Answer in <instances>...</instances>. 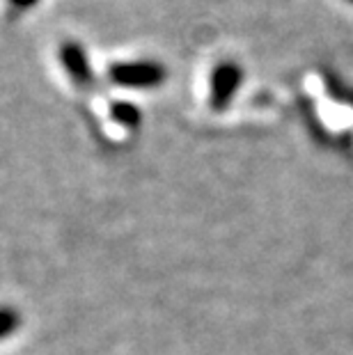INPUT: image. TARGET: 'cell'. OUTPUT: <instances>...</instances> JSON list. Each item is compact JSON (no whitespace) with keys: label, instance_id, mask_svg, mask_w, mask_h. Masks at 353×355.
I'll use <instances>...</instances> for the list:
<instances>
[{"label":"cell","instance_id":"1","mask_svg":"<svg viewBox=\"0 0 353 355\" xmlns=\"http://www.w3.org/2000/svg\"><path fill=\"white\" fill-rule=\"evenodd\" d=\"M239 83H241V69L234 62H223L216 67L212 76V105L216 110L227 108L232 96L236 94Z\"/></svg>","mask_w":353,"mask_h":355},{"label":"cell","instance_id":"2","mask_svg":"<svg viewBox=\"0 0 353 355\" xmlns=\"http://www.w3.org/2000/svg\"><path fill=\"white\" fill-rule=\"evenodd\" d=\"M112 80L122 83V85L129 87H149L156 85V83L163 80V67L152 64V62H138V64H122L115 67L110 71Z\"/></svg>","mask_w":353,"mask_h":355},{"label":"cell","instance_id":"3","mask_svg":"<svg viewBox=\"0 0 353 355\" xmlns=\"http://www.w3.org/2000/svg\"><path fill=\"white\" fill-rule=\"evenodd\" d=\"M67 67H69V71L76 76V80L80 83H87L89 80V69H87V62H85V55H83V49H76V46H67L64 53H62Z\"/></svg>","mask_w":353,"mask_h":355},{"label":"cell","instance_id":"4","mask_svg":"<svg viewBox=\"0 0 353 355\" xmlns=\"http://www.w3.org/2000/svg\"><path fill=\"white\" fill-rule=\"evenodd\" d=\"M19 328V314L10 307H0V339L10 337Z\"/></svg>","mask_w":353,"mask_h":355},{"label":"cell","instance_id":"5","mask_svg":"<svg viewBox=\"0 0 353 355\" xmlns=\"http://www.w3.org/2000/svg\"><path fill=\"white\" fill-rule=\"evenodd\" d=\"M115 117L119 119V122H124L126 126H136L138 124V110L133 108V105H129V103H117Z\"/></svg>","mask_w":353,"mask_h":355},{"label":"cell","instance_id":"6","mask_svg":"<svg viewBox=\"0 0 353 355\" xmlns=\"http://www.w3.org/2000/svg\"><path fill=\"white\" fill-rule=\"evenodd\" d=\"M17 5H21V7H28V5H33V3H37V0H14Z\"/></svg>","mask_w":353,"mask_h":355},{"label":"cell","instance_id":"7","mask_svg":"<svg viewBox=\"0 0 353 355\" xmlns=\"http://www.w3.org/2000/svg\"><path fill=\"white\" fill-rule=\"evenodd\" d=\"M347 3H353V0H347Z\"/></svg>","mask_w":353,"mask_h":355}]
</instances>
